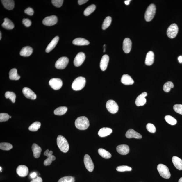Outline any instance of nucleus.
<instances>
[{"instance_id": "1", "label": "nucleus", "mask_w": 182, "mask_h": 182, "mask_svg": "<svg viewBox=\"0 0 182 182\" xmlns=\"http://www.w3.org/2000/svg\"><path fill=\"white\" fill-rule=\"evenodd\" d=\"M76 128L80 130H85L90 126V122L88 118L85 116L78 117L75 122Z\"/></svg>"}, {"instance_id": "2", "label": "nucleus", "mask_w": 182, "mask_h": 182, "mask_svg": "<svg viewBox=\"0 0 182 182\" xmlns=\"http://www.w3.org/2000/svg\"><path fill=\"white\" fill-rule=\"evenodd\" d=\"M57 143L59 149L61 151L66 153L69 151V143L67 139L61 135H59L57 138Z\"/></svg>"}, {"instance_id": "3", "label": "nucleus", "mask_w": 182, "mask_h": 182, "mask_svg": "<svg viewBox=\"0 0 182 182\" xmlns=\"http://www.w3.org/2000/svg\"><path fill=\"white\" fill-rule=\"evenodd\" d=\"M86 80L85 78L79 77L74 80L72 85V88L74 90L79 91L81 90L85 86Z\"/></svg>"}, {"instance_id": "4", "label": "nucleus", "mask_w": 182, "mask_h": 182, "mask_svg": "<svg viewBox=\"0 0 182 182\" xmlns=\"http://www.w3.org/2000/svg\"><path fill=\"white\" fill-rule=\"evenodd\" d=\"M156 7L154 4H151L147 8L145 13V19L147 22H149L153 19L156 14Z\"/></svg>"}, {"instance_id": "5", "label": "nucleus", "mask_w": 182, "mask_h": 182, "mask_svg": "<svg viewBox=\"0 0 182 182\" xmlns=\"http://www.w3.org/2000/svg\"><path fill=\"white\" fill-rule=\"evenodd\" d=\"M157 170L163 178L169 179L171 177V174L169 169L165 165L160 164L157 166Z\"/></svg>"}, {"instance_id": "6", "label": "nucleus", "mask_w": 182, "mask_h": 182, "mask_svg": "<svg viewBox=\"0 0 182 182\" xmlns=\"http://www.w3.org/2000/svg\"><path fill=\"white\" fill-rule=\"evenodd\" d=\"M179 31L177 25L173 23L169 26L167 31V34L170 39H173L176 36Z\"/></svg>"}, {"instance_id": "7", "label": "nucleus", "mask_w": 182, "mask_h": 182, "mask_svg": "<svg viewBox=\"0 0 182 182\" xmlns=\"http://www.w3.org/2000/svg\"><path fill=\"white\" fill-rule=\"evenodd\" d=\"M69 62V60L66 57H61L56 61L55 67L57 69H63L66 67Z\"/></svg>"}, {"instance_id": "8", "label": "nucleus", "mask_w": 182, "mask_h": 182, "mask_svg": "<svg viewBox=\"0 0 182 182\" xmlns=\"http://www.w3.org/2000/svg\"><path fill=\"white\" fill-rule=\"evenodd\" d=\"M106 107L108 110L112 114L117 113L119 109L117 104L113 100L108 101L106 103Z\"/></svg>"}, {"instance_id": "9", "label": "nucleus", "mask_w": 182, "mask_h": 182, "mask_svg": "<svg viewBox=\"0 0 182 182\" xmlns=\"http://www.w3.org/2000/svg\"><path fill=\"white\" fill-rule=\"evenodd\" d=\"M84 162L86 169L89 172H92L94 170V166L92 159L88 154H86L84 156Z\"/></svg>"}, {"instance_id": "10", "label": "nucleus", "mask_w": 182, "mask_h": 182, "mask_svg": "<svg viewBox=\"0 0 182 182\" xmlns=\"http://www.w3.org/2000/svg\"><path fill=\"white\" fill-rule=\"evenodd\" d=\"M49 85L54 90H58L63 85L62 80L59 78H53L49 81Z\"/></svg>"}, {"instance_id": "11", "label": "nucleus", "mask_w": 182, "mask_h": 182, "mask_svg": "<svg viewBox=\"0 0 182 182\" xmlns=\"http://www.w3.org/2000/svg\"><path fill=\"white\" fill-rule=\"evenodd\" d=\"M53 151H49L48 149L46 150L44 152V155L47 156V158L44 161V164L45 166H49L52 163V162L56 159V158L52 155Z\"/></svg>"}, {"instance_id": "12", "label": "nucleus", "mask_w": 182, "mask_h": 182, "mask_svg": "<svg viewBox=\"0 0 182 182\" xmlns=\"http://www.w3.org/2000/svg\"><path fill=\"white\" fill-rule=\"evenodd\" d=\"M58 18L56 16L52 15L47 17L43 21V24L46 26H51L56 24Z\"/></svg>"}, {"instance_id": "13", "label": "nucleus", "mask_w": 182, "mask_h": 182, "mask_svg": "<svg viewBox=\"0 0 182 182\" xmlns=\"http://www.w3.org/2000/svg\"><path fill=\"white\" fill-rule=\"evenodd\" d=\"M86 56L83 52L78 53L74 60V65L76 67H78L81 65L85 60Z\"/></svg>"}, {"instance_id": "14", "label": "nucleus", "mask_w": 182, "mask_h": 182, "mask_svg": "<svg viewBox=\"0 0 182 182\" xmlns=\"http://www.w3.org/2000/svg\"><path fill=\"white\" fill-rule=\"evenodd\" d=\"M17 174L20 176L25 177L28 175L29 170L27 167L24 165H20L16 169Z\"/></svg>"}, {"instance_id": "15", "label": "nucleus", "mask_w": 182, "mask_h": 182, "mask_svg": "<svg viewBox=\"0 0 182 182\" xmlns=\"http://www.w3.org/2000/svg\"><path fill=\"white\" fill-rule=\"evenodd\" d=\"M147 96V93L143 92L137 97L135 101V104L137 106H142L147 102L145 97Z\"/></svg>"}, {"instance_id": "16", "label": "nucleus", "mask_w": 182, "mask_h": 182, "mask_svg": "<svg viewBox=\"0 0 182 182\" xmlns=\"http://www.w3.org/2000/svg\"><path fill=\"white\" fill-rule=\"evenodd\" d=\"M22 92L26 98L31 99H35L37 98L36 95L30 88L25 87L23 88Z\"/></svg>"}, {"instance_id": "17", "label": "nucleus", "mask_w": 182, "mask_h": 182, "mask_svg": "<svg viewBox=\"0 0 182 182\" xmlns=\"http://www.w3.org/2000/svg\"><path fill=\"white\" fill-rule=\"evenodd\" d=\"M132 43L129 38H126L124 40L123 43V50L126 53H129L132 48Z\"/></svg>"}, {"instance_id": "18", "label": "nucleus", "mask_w": 182, "mask_h": 182, "mask_svg": "<svg viewBox=\"0 0 182 182\" xmlns=\"http://www.w3.org/2000/svg\"><path fill=\"white\" fill-rule=\"evenodd\" d=\"M126 136V138L129 139L135 138L140 139L142 138V136L140 134L136 132L133 129H129L127 131Z\"/></svg>"}, {"instance_id": "19", "label": "nucleus", "mask_w": 182, "mask_h": 182, "mask_svg": "<svg viewBox=\"0 0 182 182\" xmlns=\"http://www.w3.org/2000/svg\"><path fill=\"white\" fill-rule=\"evenodd\" d=\"M109 58L107 55H104L100 63V67L101 70L105 71L107 68L109 62Z\"/></svg>"}, {"instance_id": "20", "label": "nucleus", "mask_w": 182, "mask_h": 182, "mask_svg": "<svg viewBox=\"0 0 182 182\" xmlns=\"http://www.w3.org/2000/svg\"><path fill=\"white\" fill-rule=\"evenodd\" d=\"M116 150L118 153L123 155H125L128 154L130 151V148L126 145H118L116 147Z\"/></svg>"}, {"instance_id": "21", "label": "nucleus", "mask_w": 182, "mask_h": 182, "mask_svg": "<svg viewBox=\"0 0 182 182\" xmlns=\"http://www.w3.org/2000/svg\"><path fill=\"white\" fill-rule=\"evenodd\" d=\"M59 40V37L56 36L52 39V41L49 44L46 49L47 53H49L56 47L57 44L58 43Z\"/></svg>"}, {"instance_id": "22", "label": "nucleus", "mask_w": 182, "mask_h": 182, "mask_svg": "<svg viewBox=\"0 0 182 182\" xmlns=\"http://www.w3.org/2000/svg\"><path fill=\"white\" fill-rule=\"evenodd\" d=\"M121 81L125 85H131L134 83V81L130 75L124 74L122 76Z\"/></svg>"}, {"instance_id": "23", "label": "nucleus", "mask_w": 182, "mask_h": 182, "mask_svg": "<svg viewBox=\"0 0 182 182\" xmlns=\"http://www.w3.org/2000/svg\"><path fill=\"white\" fill-rule=\"evenodd\" d=\"M73 44L77 46L88 45L90 44V42L84 38H79L74 40L73 41Z\"/></svg>"}, {"instance_id": "24", "label": "nucleus", "mask_w": 182, "mask_h": 182, "mask_svg": "<svg viewBox=\"0 0 182 182\" xmlns=\"http://www.w3.org/2000/svg\"><path fill=\"white\" fill-rule=\"evenodd\" d=\"M33 49L29 46L24 47L21 50L20 54V56L24 57L30 56L32 54Z\"/></svg>"}, {"instance_id": "25", "label": "nucleus", "mask_w": 182, "mask_h": 182, "mask_svg": "<svg viewBox=\"0 0 182 182\" xmlns=\"http://www.w3.org/2000/svg\"><path fill=\"white\" fill-rule=\"evenodd\" d=\"M32 150L33 152V156L35 158H38L41 155L42 149L41 147L36 144H33L32 146Z\"/></svg>"}, {"instance_id": "26", "label": "nucleus", "mask_w": 182, "mask_h": 182, "mask_svg": "<svg viewBox=\"0 0 182 182\" xmlns=\"http://www.w3.org/2000/svg\"><path fill=\"white\" fill-rule=\"evenodd\" d=\"M113 132L111 128H103L100 129L99 131L98 134L99 137H104L109 136Z\"/></svg>"}, {"instance_id": "27", "label": "nucleus", "mask_w": 182, "mask_h": 182, "mask_svg": "<svg viewBox=\"0 0 182 182\" xmlns=\"http://www.w3.org/2000/svg\"><path fill=\"white\" fill-rule=\"evenodd\" d=\"M154 60V54L153 52L150 51L147 53L146 56L145 63L148 66L153 64Z\"/></svg>"}, {"instance_id": "28", "label": "nucleus", "mask_w": 182, "mask_h": 182, "mask_svg": "<svg viewBox=\"0 0 182 182\" xmlns=\"http://www.w3.org/2000/svg\"><path fill=\"white\" fill-rule=\"evenodd\" d=\"M172 161L175 168L179 170H182V160L176 156L172 158Z\"/></svg>"}, {"instance_id": "29", "label": "nucleus", "mask_w": 182, "mask_h": 182, "mask_svg": "<svg viewBox=\"0 0 182 182\" xmlns=\"http://www.w3.org/2000/svg\"><path fill=\"white\" fill-rule=\"evenodd\" d=\"M2 4L4 7L8 10H12L14 7L15 3L13 0H2Z\"/></svg>"}, {"instance_id": "30", "label": "nucleus", "mask_w": 182, "mask_h": 182, "mask_svg": "<svg viewBox=\"0 0 182 182\" xmlns=\"http://www.w3.org/2000/svg\"><path fill=\"white\" fill-rule=\"evenodd\" d=\"M2 26L4 28L8 30L13 29L14 27V25L11 21L8 18L4 19V22L2 24Z\"/></svg>"}, {"instance_id": "31", "label": "nucleus", "mask_w": 182, "mask_h": 182, "mask_svg": "<svg viewBox=\"0 0 182 182\" xmlns=\"http://www.w3.org/2000/svg\"><path fill=\"white\" fill-rule=\"evenodd\" d=\"M9 74L10 80H17L20 78V76L18 75L17 71L16 69L14 68L10 70Z\"/></svg>"}, {"instance_id": "32", "label": "nucleus", "mask_w": 182, "mask_h": 182, "mask_svg": "<svg viewBox=\"0 0 182 182\" xmlns=\"http://www.w3.org/2000/svg\"><path fill=\"white\" fill-rule=\"evenodd\" d=\"M98 153L101 157L105 159H109L111 157V154L108 151L103 149H98Z\"/></svg>"}, {"instance_id": "33", "label": "nucleus", "mask_w": 182, "mask_h": 182, "mask_svg": "<svg viewBox=\"0 0 182 182\" xmlns=\"http://www.w3.org/2000/svg\"><path fill=\"white\" fill-rule=\"evenodd\" d=\"M67 108L66 107H60L57 108L54 111L55 115L61 116L66 113Z\"/></svg>"}, {"instance_id": "34", "label": "nucleus", "mask_w": 182, "mask_h": 182, "mask_svg": "<svg viewBox=\"0 0 182 182\" xmlns=\"http://www.w3.org/2000/svg\"><path fill=\"white\" fill-rule=\"evenodd\" d=\"M96 8L94 5H92L87 8L84 10V14L85 16H88L94 12Z\"/></svg>"}, {"instance_id": "35", "label": "nucleus", "mask_w": 182, "mask_h": 182, "mask_svg": "<svg viewBox=\"0 0 182 182\" xmlns=\"http://www.w3.org/2000/svg\"><path fill=\"white\" fill-rule=\"evenodd\" d=\"M41 123L39 122H36L31 125L29 127V130L32 132H36L40 128Z\"/></svg>"}, {"instance_id": "36", "label": "nucleus", "mask_w": 182, "mask_h": 182, "mask_svg": "<svg viewBox=\"0 0 182 182\" xmlns=\"http://www.w3.org/2000/svg\"><path fill=\"white\" fill-rule=\"evenodd\" d=\"M112 22V18L111 17L108 16L105 19L102 24V28L103 30H105L110 25Z\"/></svg>"}, {"instance_id": "37", "label": "nucleus", "mask_w": 182, "mask_h": 182, "mask_svg": "<svg viewBox=\"0 0 182 182\" xmlns=\"http://www.w3.org/2000/svg\"><path fill=\"white\" fill-rule=\"evenodd\" d=\"M5 96L6 99H9L11 100L13 103L15 102L16 95L13 92H7L5 94Z\"/></svg>"}, {"instance_id": "38", "label": "nucleus", "mask_w": 182, "mask_h": 182, "mask_svg": "<svg viewBox=\"0 0 182 182\" xmlns=\"http://www.w3.org/2000/svg\"><path fill=\"white\" fill-rule=\"evenodd\" d=\"M165 119L167 123L171 125H175L177 123V120L170 115L165 116Z\"/></svg>"}, {"instance_id": "39", "label": "nucleus", "mask_w": 182, "mask_h": 182, "mask_svg": "<svg viewBox=\"0 0 182 182\" xmlns=\"http://www.w3.org/2000/svg\"><path fill=\"white\" fill-rule=\"evenodd\" d=\"M174 87V84L172 82L169 81L164 84L163 89L165 92H168L170 91L171 88Z\"/></svg>"}, {"instance_id": "40", "label": "nucleus", "mask_w": 182, "mask_h": 182, "mask_svg": "<svg viewBox=\"0 0 182 182\" xmlns=\"http://www.w3.org/2000/svg\"><path fill=\"white\" fill-rule=\"evenodd\" d=\"M13 148L11 144L8 143H1L0 144V149L4 151H9Z\"/></svg>"}, {"instance_id": "41", "label": "nucleus", "mask_w": 182, "mask_h": 182, "mask_svg": "<svg viewBox=\"0 0 182 182\" xmlns=\"http://www.w3.org/2000/svg\"><path fill=\"white\" fill-rule=\"evenodd\" d=\"M74 177L71 176H67L61 178L58 182H75Z\"/></svg>"}, {"instance_id": "42", "label": "nucleus", "mask_w": 182, "mask_h": 182, "mask_svg": "<svg viewBox=\"0 0 182 182\" xmlns=\"http://www.w3.org/2000/svg\"><path fill=\"white\" fill-rule=\"evenodd\" d=\"M116 170L118 172H122L126 171H131L132 170V168L128 166H121L117 167Z\"/></svg>"}, {"instance_id": "43", "label": "nucleus", "mask_w": 182, "mask_h": 182, "mask_svg": "<svg viewBox=\"0 0 182 182\" xmlns=\"http://www.w3.org/2000/svg\"><path fill=\"white\" fill-rule=\"evenodd\" d=\"M10 116L7 113H1L0 114V122H5L9 119Z\"/></svg>"}, {"instance_id": "44", "label": "nucleus", "mask_w": 182, "mask_h": 182, "mask_svg": "<svg viewBox=\"0 0 182 182\" xmlns=\"http://www.w3.org/2000/svg\"><path fill=\"white\" fill-rule=\"evenodd\" d=\"M146 128L149 132L152 133H154L156 132V128L154 124L149 123L147 124Z\"/></svg>"}, {"instance_id": "45", "label": "nucleus", "mask_w": 182, "mask_h": 182, "mask_svg": "<svg viewBox=\"0 0 182 182\" xmlns=\"http://www.w3.org/2000/svg\"><path fill=\"white\" fill-rule=\"evenodd\" d=\"M52 3L55 7L60 8L62 6L63 1V0H52Z\"/></svg>"}, {"instance_id": "46", "label": "nucleus", "mask_w": 182, "mask_h": 182, "mask_svg": "<svg viewBox=\"0 0 182 182\" xmlns=\"http://www.w3.org/2000/svg\"><path fill=\"white\" fill-rule=\"evenodd\" d=\"M173 109L176 113L182 115V105H175L173 106Z\"/></svg>"}, {"instance_id": "47", "label": "nucleus", "mask_w": 182, "mask_h": 182, "mask_svg": "<svg viewBox=\"0 0 182 182\" xmlns=\"http://www.w3.org/2000/svg\"><path fill=\"white\" fill-rule=\"evenodd\" d=\"M22 22L23 24L25 25V26L26 27L30 26L31 24V21L27 18L23 19L22 20Z\"/></svg>"}, {"instance_id": "48", "label": "nucleus", "mask_w": 182, "mask_h": 182, "mask_svg": "<svg viewBox=\"0 0 182 182\" xmlns=\"http://www.w3.org/2000/svg\"><path fill=\"white\" fill-rule=\"evenodd\" d=\"M24 12L29 15L32 16L34 14V10L32 8L28 7L25 10Z\"/></svg>"}, {"instance_id": "49", "label": "nucleus", "mask_w": 182, "mask_h": 182, "mask_svg": "<svg viewBox=\"0 0 182 182\" xmlns=\"http://www.w3.org/2000/svg\"><path fill=\"white\" fill-rule=\"evenodd\" d=\"M31 182H43V180L41 177H37L36 178L33 179Z\"/></svg>"}, {"instance_id": "50", "label": "nucleus", "mask_w": 182, "mask_h": 182, "mask_svg": "<svg viewBox=\"0 0 182 182\" xmlns=\"http://www.w3.org/2000/svg\"><path fill=\"white\" fill-rule=\"evenodd\" d=\"M88 1V0H79L78 1V3L79 5H82Z\"/></svg>"}, {"instance_id": "51", "label": "nucleus", "mask_w": 182, "mask_h": 182, "mask_svg": "<svg viewBox=\"0 0 182 182\" xmlns=\"http://www.w3.org/2000/svg\"><path fill=\"white\" fill-rule=\"evenodd\" d=\"M37 173L35 172H33L30 175V176L31 178L34 179L37 176Z\"/></svg>"}, {"instance_id": "52", "label": "nucleus", "mask_w": 182, "mask_h": 182, "mask_svg": "<svg viewBox=\"0 0 182 182\" xmlns=\"http://www.w3.org/2000/svg\"><path fill=\"white\" fill-rule=\"evenodd\" d=\"M131 1V0H127L124 1V3L126 5H128L130 4V2Z\"/></svg>"}, {"instance_id": "53", "label": "nucleus", "mask_w": 182, "mask_h": 182, "mask_svg": "<svg viewBox=\"0 0 182 182\" xmlns=\"http://www.w3.org/2000/svg\"><path fill=\"white\" fill-rule=\"evenodd\" d=\"M178 60L179 63H182V56H180L179 57Z\"/></svg>"}, {"instance_id": "54", "label": "nucleus", "mask_w": 182, "mask_h": 182, "mask_svg": "<svg viewBox=\"0 0 182 182\" xmlns=\"http://www.w3.org/2000/svg\"><path fill=\"white\" fill-rule=\"evenodd\" d=\"M179 182H182V177L179 180Z\"/></svg>"}, {"instance_id": "55", "label": "nucleus", "mask_w": 182, "mask_h": 182, "mask_svg": "<svg viewBox=\"0 0 182 182\" xmlns=\"http://www.w3.org/2000/svg\"><path fill=\"white\" fill-rule=\"evenodd\" d=\"M105 46L106 45H104V52H105Z\"/></svg>"}, {"instance_id": "56", "label": "nucleus", "mask_w": 182, "mask_h": 182, "mask_svg": "<svg viewBox=\"0 0 182 182\" xmlns=\"http://www.w3.org/2000/svg\"><path fill=\"white\" fill-rule=\"evenodd\" d=\"M1 32H0V40H1Z\"/></svg>"}, {"instance_id": "57", "label": "nucleus", "mask_w": 182, "mask_h": 182, "mask_svg": "<svg viewBox=\"0 0 182 182\" xmlns=\"http://www.w3.org/2000/svg\"><path fill=\"white\" fill-rule=\"evenodd\" d=\"M0 168H1V170H1V172H2V171H1L2 168H1V167H0Z\"/></svg>"}, {"instance_id": "58", "label": "nucleus", "mask_w": 182, "mask_h": 182, "mask_svg": "<svg viewBox=\"0 0 182 182\" xmlns=\"http://www.w3.org/2000/svg\"><path fill=\"white\" fill-rule=\"evenodd\" d=\"M11 117H11V116H10V118H11Z\"/></svg>"}]
</instances>
